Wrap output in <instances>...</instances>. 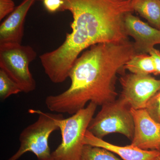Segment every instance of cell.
Returning a JSON list of instances; mask_svg holds the SVG:
<instances>
[{
    "label": "cell",
    "instance_id": "obj_5",
    "mask_svg": "<svg viewBox=\"0 0 160 160\" xmlns=\"http://www.w3.org/2000/svg\"><path fill=\"white\" fill-rule=\"evenodd\" d=\"M88 131L99 138L117 133L132 141L134 135V123L131 108L120 98L104 104L92 118Z\"/></svg>",
    "mask_w": 160,
    "mask_h": 160
},
{
    "label": "cell",
    "instance_id": "obj_16",
    "mask_svg": "<svg viewBox=\"0 0 160 160\" xmlns=\"http://www.w3.org/2000/svg\"><path fill=\"white\" fill-rule=\"evenodd\" d=\"M146 109L153 119L160 123V90L149 100Z\"/></svg>",
    "mask_w": 160,
    "mask_h": 160
},
{
    "label": "cell",
    "instance_id": "obj_1",
    "mask_svg": "<svg viewBox=\"0 0 160 160\" xmlns=\"http://www.w3.org/2000/svg\"><path fill=\"white\" fill-rule=\"evenodd\" d=\"M71 12L72 31L57 49L43 53L39 58L52 82L62 83L69 78L76 60L85 49L100 43H118L128 40L124 29L125 16L134 12L132 1L65 0Z\"/></svg>",
    "mask_w": 160,
    "mask_h": 160
},
{
    "label": "cell",
    "instance_id": "obj_14",
    "mask_svg": "<svg viewBox=\"0 0 160 160\" xmlns=\"http://www.w3.org/2000/svg\"><path fill=\"white\" fill-rule=\"evenodd\" d=\"M81 160H123L108 149L85 145Z\"/></svg>",
    "mask_w": 160,
    "mask_h": 160
},
{
    "label": "cell",
    "instance_id": "obj_21",
    "mask_svg": "<svg viewBox=\"0 0 160 160\" xmlns=\"http://www.w3.org/2000/svg\"><path fill=\"white\" fill-rule=\"evenodd\" d=\"M158 160H160V155L159 156L158 158Z\"/></svg>",
    "mask_w": 160,
    "mask_h": 160
},
{
    "label": "cell",
    "instance_id": "obj_22",
    "mask_svg": "<svg viewBox=\"0 0 160 160\" xmlns=\"http://www.w3.org/2000/svg\"><path fill=\"white\" fill-rule=\"evenodd\" d=\"M159 151L160 152V148L159 150Z\"/></svg>",
    "mask_w": 160,
    "mask_h": 160
},
{
    "label": "cell",
    "instance_id": "obj_15",
    "mask_svg": "<svg viewBox=\"0 0 160 160\" xmlns=\"http://www.w3.org/2000/svg\"><path fill=\"white\" fill-rule=\"evenodd\" d=\"M22 90L3 69H0V99L4 101L12 95L17 94Z\"/></svg>",
    "mask_w": 160,
    "mask_h": 160
},
{
    "label": "cell",
    "instance_id": "obj_12",
    "mask_svg": "<svg viewBox=\"0 0 160 160\" xmlns=\"http://www.w3.org/2000/svg\"><path fill=\"white\" fill-rule=\"evenodd\" d=\"M132 4L134 11L160 29V0H133Z\"/></svg>",
    "mask_w": 160,
    "mask_h": 160
},
{
    "label": "cell",
    "instance_id": "obj_19",
    "mask_svg": "<svg viewBox=\"0 0 160 160\" xmlns=\"http://www.w3.org/2000/svg\"><path fill=\"white\" fill-rule=\"evenodd\" d=\"M153 59L155 72L154 75H160V51L158 49L153 48L149 53Z\"/></svg>",
    "mask_w": 160,
    "mask_h": 160
},
{
    "label": "cell",
    "instance_id": "obj_11",
    "mask_svg": "<svg viewBox=\"0 0 160 160\" xmlns=\"http://www.w3.org/2000/svg\"><path fill=\"white\" fill-rule=\"evenodd\" d=\"M83 142L84 145L108 149L123 160H158L160 155L158 150H145L132 144L126 146L114 145L96 137L88 130L84 137Z\"/></svg>",
    "mask_w": 160,
    "mask_h": 160
},
{
    "label": "cell",
    "instance_id": "obj_18",
    "mask_svg": "<svg viewBox=\"0 0 160 160\" xmlns=\"http://www.w3.org/2000/svg\"><path fill=\"white\" fill-rule=\"evenodd\" d=\"M15 8L13 0H0V21L11 13Z\"/></svg>",
    "mask_w": 160,
    "mask_h": 160
},
{
    "label": "cell",
    "instance_id": "obj_4",
    "mask_svg": "<svg viewBox=\"0 0 160 160\" xmlns=\"http://www.w3.org/2000/svg\"><path fill=\"white\" fill-rule=\"evenodd\" d=\"M28 112L31 114L38 115V118L20 133L19 148L8 160H18L27 152L35 155L38 160H50L51 152L49 145V137L52 132L59 129L58 122L64 118L63 115L33 109H29Z\"/></svg>",
    "mask_w": 160,
    "mask_h": 160
},
{
    "label": "cell",
    "instance_id": "obj_2",
    "mask_svg": "<svg viewBox=\"0 0 160 160\" xmlns=\"http://www.w3.org/2000/svg\"><path fill=\"white\" fill-rule=\"evenodd\" d=\"M136 53L133 43L128 40L89 47L72 67L69 88L46 98L47 108L53 112L73 115L85 108L87 103L102 106L116 100L117 76L123 72L126 62Z\"/></svg>",
    "mask_w": 160,
    "mask_h": 160
},
{
    "label": "cell",
    "instance_id": "obj_6",
    "mask_svg": "<svg viewBox=\"0 0 160 160\" xmlns=\"http://www.w3.org/2000/svg\"><path fill=\"white\" fill-rule=\"evenodd\" d=\"M37 56L30 46L22 44L0 45V69L18 85L22 92L29 93L36 87L29 65Z\"/></svg>",
    "mask_w": 160,
    "mask_h": 160
},
{
    "label": "cell",
    "instance_id": "obj_7",
    "mask_svg": "<svg viewBox=\"0 0 160 160\" xmlns=\"http://www.w3.org/2000/svg\"><path fill=\"white\" fill-rule=\"evenodd\" d=\"M120 98L135 109H146L149 100L160 90V79L151 75L130 73L120 78Z\"/></svg>",
    "mask_w": 160,
    "mask_h": 160
},
{
    "label": "cell",
    "instance_id": "obj_9",
    "mask_svg": "<svg viewBox=\"0 0 160 160\" xmlns=\"http://www.w3.org/2000/svg\"><path fill=\"white\" fill-rule=\"evenodd\" d=\"M124 26L126 35L134 40L136 53L149 54L156 45H160V29L143 22L132 12L125 16Z\"/></svg>",
    "mask_w": 160,
    "mask_h": 160
},
{
    "label": "cell",
    "instance_id": "obj_17",
    "mask_svg": "<svg viewBox=\"0 0 160 160\" xmlns=\"http://www.w3.org/2000/svg\"><path fill=\"white\" fill-rule=\"evenodd\" d=\"M43 6L48 12L56 13L59 12L66 11L65 0H41Z\"/></svg>",
    "mask_w": 160,
    "mask_h": 160
},
{
    "label": "cell",
    "instance_id": "obj_10",
    "mask_svg": "<svg viewBox=\"0 0 160 160\" xmlns=\"http://www.w3.org/2000/svg\"><path fill=\"white\" fill-rule=\"evenodd\" d=\"M36 0H24L0 26V45L22 44L26 15Z\"/></svg>",
    "mask_w": 160,
    "mask_h": 160
},
{
    "label": "cell",
    "instance_id": "obj_20",
    "mask_svg": "<svg viewBox=\"0 0 160 160\" xmlns=\"http://www.w3.org/2000/svg\"><path fill=\"white\" fill-rule=\"evenodd\" d=\"M119 1H133V0H119Z\"/></svg>",
    "mask_w": 160,
    "mask_h": 160
},
{
    "label": "cell",
    "instance_id": "obj_3",
    "mask_svg": "<svg viewBox=\"0 0 160 160\" xmlns=\"http://www.w3.org/2000/svg\"><path fill=\"white\" fill-rule=\"evenodd\" d=\"M97 106L89 102L70 117L59 120L62 142L51 152L50 160H81L84 137Z\"/></svg>",
    "mask_w": 160,
    "mask_h": 160
},
{
    "label": "cell",
    "instance_id": "obj_8",
    "mask_svg": "<svg viewBox=\"0 0 160 160\" xmlns=\"http://www.w3.org/2000/svg\"><path fill=\"white\" fill-rule=\"evenodd\" d=\"M131 110L134 123L132 145L145 150H159L160 123L151 117L146 109Z\"/></svg>",
    "mask_w": 160,
    "mask_h": 160
},
{
    "label": "cell",
    "instance_id": "obj_13",
    "mask_svg": "<svg viewBox=\"0 0 160 160\" xmlns=\"http://www.w3.org/2000/svg\"><path fill=\"white\" fill-rule=\"evenodd\" d=\"M124 69L130 73L142 75L154 74V62L149 54L136 53L126 62Z\"/></svg>",
    "mask_w": 160,
    "mask_h": 160
}]
</instances>
